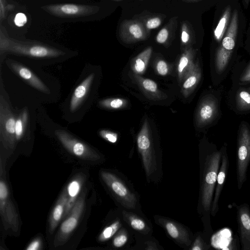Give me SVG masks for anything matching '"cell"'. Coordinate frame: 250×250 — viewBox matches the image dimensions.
<instances>
[{
  "label": "cell",
  "mask_w": 250,
  "mask_h": 250,
  "mask_svg": "<svg viewBox=\"0 0 250 250\" xmlns=\"http://www.w3.org/2000/svg\"><path fill=\"white\" fill-rule=\"evenodd\" d=\"M222 151H214L204 158L200 185V201L202 211L211 213L213 193L219 170Z\"/></svg>",
  "instance_id": "1"
},
{
  "label": "cell",
  "mask_w": 250,
  "mask_h": 250,
  "mask_svg": "<svg viewBox=\"0 0 250 250\" xmlns=\"http://www.w3.org/2000/svg\"><path fill=\"white\" fill-rule=\"evenodd\" d=\"M0 48L1 50L36 58L54 57L59 56L62 53L58 50L45 45L11 40L2 35L1 32Z\"/></svg>",
  "instance_id": "2"
},
{
  "label": "cell",
  "mask_w": 250,
  "mask_h": 250,
  "mask_svg": "<svg viewBox=\"0 0 250 250\" xmlns=\"http://www.w3.org/2000/svg\"><path fill=\"white\" fill-rule=\"evenodd\" d=\"M137 143L146 175L150 177L158 168V160L152 144L147 119L145 120L137 136Z\"/></svg>",
  "instance_id": "3"
},
{
  "label": "cell",
  "mask_w": 250,
  "mask_h": 250,
  "mask_svg": "<svg viewBox=\"0 0 250 250\" xmlns=\"http://www.w3.org/2000/svg\"><path fill=\"white\" fill-rule=\"evenodd\" d=\"M238 29V13L234 11L222 44L217 51L215 58L216 70L218 73L223 72L226 67L235 45Z\"/></svg>",
  "instance_id": "4"
},
{
  "label": "cell",
  "mask_w": 250,
  "mask_h": 250,
  "mask_svg": "<svg viewBox=\"0 0 250 250\" xmlns=\"http://www.w3.org/2000/svg\"><path fill=\"white\" fill-rule=\"evenodd\" d=\"M250 162V131L243 125L240 130L237 149V178L238 188L240 189L246 179L247 172Z\"/></svg>",
  "instance_id": "5"
},
{
  "label": "cell",
  "mask_w": 250,
  "mask_h": 250,
  "mask_svg": "<svg viewBox=\"0 0 250 250\" xmlns=\"http://www.w3.org/2000/svg\"><path fill=\"white\" fill-rule=\"evenodd\" d=\"M85 197V192L78 197L70 213L61 225L54 241L55 247L63 245L76 228L84 209Z\"/></svg>",
  "instance_id": "6"
},
{
  "label": "cell",
  "mask_w": 250,
  "mask_h": 250,
  "mask_svg": "<svg viewBox=\"0 0 250 250\" xmlns=\"http://www.w3.org/2000/svg\"><path fill=\"white\" fill-rule=\"evenodd\" d=\"M101 177L109 188L126 208H134L137 199L126 185L115 174L106 171H102Z\"/></svg>",
  "instance_id": "7"
},
{
  "label": "cell",
  "mask_w": 250,
  "mask_h": 250,
  "mask_svg": "<svg viewBox=\"0 0 250 250\" xmlns=\"http://www.w3.org/2000/svg\"><path fill=\"white\" fill-rule=\"evenodd\" d=\"M55 134L63 146L74 155L87 160H94L100 158L99 155L96 151L66 132L58 130Z\"/></svg>",
  "instance_id": "8"
},
{
  "label": "cell",
  "mask_w": 250,
  "mask_h": 250,
  "mask_svg": "<svg viewBox=\"0 0 250 250\" xmlns=\"http://www.w3.org/2000/svg\"><path fill=\"white\" fill-rule=\"evenodd\" d=\"M143 23L136 20H125L120 26L119 36L125 43H133L146 40L150 35Z\"/></svg>",
  "instance_id": "9"
},
{
  "label": "cell",
  "mask_w": 250,
  "mask_h": 250,
  "mask_svg": "<svg viewBox=\"0 0 250 250\" xmlns=\"http://www.w3.org/2000/svg\"><path fill=\"white\" fill-rule=\"evenodd\" d=\"M96 7L79 5L72 3H65L49 5L44 9L50 14L60 17L74 18L93 14Z\"/></svg>",
  "instance_id": "10"
},
{
  "label": "cell",
  "mask_w": 250,
  "mask_h": 250,
  "mask_svg": "<svg viewBox=\"0 0 250 250\" xmlns=\"http://www.w3.org/2000/svg\"><path fill=\"white\" fill-rule=\"evenodd\" d=\"M4 105V104H3ZM7 106L0 104V134L5 144L12 147L16 140V120Z\"/></svg>",
  "instance_id": "11"
},
{
  "label": "cell",
  "mask_w": 250,
  "mask_h": 250,
  "mask_svg": "<svg viewBox=\"0 0 250 250\" xmlns=\"http://www.w3.org/2000/svg\"><path fill=\"white\" fill-rule=\"evenodd\" d=\"M218 105L216 99L208 96L201 101L197 109L195 121L198 127H202L211 122L216 117Z\"/></svg>",
  "instance_id": "12"
},
{
  "label": "cell",
  "mask_w": 250,
  "mask_h": 250,
  "mask_svg": "<svg viewBox=\"0 0 250 250\" xmlns=\"http://www.w3.org/2000/svg\"><path fill=\"white\" fill-rule=\"evenodd\" d=\"M237 222L243 250H250V210L246 204L237 208Z\"/></svg>",
  "instance_id": "13"
},
{
  "label": "cell",
  "mask_w": 250,
  "mask_h": 250,
  "mask_svg": "<svg viewBox=\"0 0 250 250\" xmlns=\"http://www.w3.org/2000/svg\"><path fill=\"white\" fill-rule=\"evenodd\" d=\"M130 77L148 99L159 101L167 98V95L159 89L157 83L153 80L144 78L133 72L131 73Z\"/></svg>",
  "instance_id": "14"
},
{
  "label": "cell",
  "mask_w": 250,
  "mask_h": 250,
  "mask_svg": "<svg viewBox=\"0 0 250 250\" xmlns=\"http://www.w3.org/2000/svg\"><path fill=\"white\" fill-rule=\"evenodd\" d=\"M159 223L162 225L168 235L177 242L187 246L191 245L188 232L181 224L169 219H161Z\"/></svg>",
  "instance_id": "15"
},
{
  "label": "cell",
  "mask_w": 250,
  "mask_h": 250,
  "mask_svg": "<svg viewBox=\"0 0 250 250\" xmlns=\"http://www.w3.org/2000/svg\"><path fill=\"white\" fill-rule=\"evenodd\" d=\"M229 166V162L227 154L226 152L222 151L221 164L217 175L214 198L211 205V214L213 216L216 215L218 210V201L225 181Z\"/></svg>",
  "instance_id": "16"
},
{
  "label": "cell",
  "mask_w": 250,
  "mask_h": 250,
  "mask_svg": "<svg viewBox=\"0 0 250 250\" xmlns=\"http://www.w3.org/2000/svg\"><path fill=\"white\" fill-rule=\"evenodd\" d=\"M195 50L192 47L187 48L183 52L179 59L178 66V78L182 83L194 67V58Z\"/></svg>",
  "instance_id": "17"
},
{
  "label": "cell",
  "mask_w": 250,
  "mask_h": 250,
  "mask_svg": "<svg viewBox=\"0 0 250 250\" xmlns=\"http://www.w3.org/2000/svg\"><path fill=\"white\" fill-rule=\"evenodd\" d=\"M201 76L199 64L196 62L192 71L182 82L181 93L184 97L187 98L194 91L201 80Z\"/></svg>",
  "instance_id": "18"
},
{
  "label": "cell",
  "mask_w": 250,
  "mask_h": 250,
  "mask_svg": "<svg viewBox=\"0 0 250 250\" xmlns=\"http://www.w3.org/2000/svg\"><path fill=\"white\" fill-rule=\"evenodd\" d=\"M68 198V195L66 188L64 189L56 202L50 215L49 231L51 234L53 232L58 223L62 219Z\"/></svg>",
  "instance_id": "19"
},
{
  "label": "cell",
  "mask_w": 250,
  "mask_h": 250,
  "mask_svg": "<svg viewBox=\"0 0 250 250\" xmlns=\"http://www.w3.org/2000/svg\"><path fill=\"white\" fill-rule=\"evenodd\" d=\"M13 70L23 80L38 90L47 93L48 89L45 84L29 69L17 63L12 64Z\"/></svg>",
  "instance_id": "20"
},
{
  "label": "cell",
  "mask_w": 250,
  "mask_h": 250,
  "mask_svg": "<svg viewBox=\"0 0 250 250\" xmlns=\"http://www.w3.org/2000/svg\"><path fill=\"white\" fill-rule=\"evenodd\" d=\"M94 78L92 74L85 78L75 89L70 103V109L75 110L86 95Z\"/></svg>",
  "instance_id": "21"
},
{
  "label": "cell",
  "mask_w": 250,
  "mask_h": 250,
  "mask_svg": "<svg viewBox=\"0 0 250 250\" xmlns=\"http://www.w3.org/2000/svg\"><path fill=\"white\" fill-rule=\"evenodd\" d=\"M152 51V47L149 46L132 59L130 67L133 73L141 75L145 72Z\"/></svg>",
  "instance_id": "22"
},
{
  "label": "cell",
  "mask_w": 250,
  "mask_h": 250,
  "mask_svg": "<svg viewBox=\"0 0 250 250\" xmlns=\"http://www.w3.org/2000/svg\"><path fill=\"white\" fill-rule=\"evenodd\" d=\"M178 24V17L171 18L157 33L156 42L160 44H166L169 43L175 37Z\"/></svg>",
  "instance_id": "23"
},
{
  "label": "cell",
  "mask_w": 250,
  "mask_h": 250,
  "mask_svg": "<svg viewBox=\"0 0 250 250\" xmlns=\"http://www.w3.org/2000/svg\"><path fill=\"white\" fill-rule=\"evenodd\" d=\"M123 214L124 220L134 230L142 233H147L150 231V228L142 218L125 210L123 211Z\"/></svg>",
  "instance_id": "24"
},
{
  "label": "cell",
  "mask_w": 250,
  "mask_h": 250,
  "mask_svg": "<svg viewBox=\"0 0 250 250\" xmlns=\"http://www.w3.org/2000/svg\"><path fill=\"white\" fill-rule=\"evenodd\" d=\"M230 13L231 7L229 6L225 9L214 30L213 33L214 38L215 40L219 42L221 41L225 35V32L228 28Z\"/></svg>",
  "instance_id": "25"
},
{
  "label": "cell",
  "mask_w": 250,
  "mask_h": 250,
  "mask_svg": "<svg viewBox=\"0 0 250 250\" xmlns=\"http://www.w3.org/2000/svg\"><path fill=\"white\" fill-rule=\"evenodd\" d=\"M181 44L183 50L191 47L194 39V32L192 27L188 21H184L181 23Z\"/></svg>",
  "instance_id": "26"
},
{
  "label": "cell",
  "mask_w": 250,
  "mask_h": 250,
  "mask_svg": "<svg viewBox=\"0 0 250 250\" xmlns=\"http://www.w3.org/2000/svg\"><path fill=\"white\" fill-rule=\"evenodd\" d=\"M165 17L161 14H150L147 17L140 16L139 19L137 20L141 21L146 28L150 31V30L159 27L164 21Z\"/></svg>",
  "instance_id": "27"
},
{
  "label": "cell",
  "mask_w": 250,
  "mask_h": 250,
  "mask_svg": "<svg viewBox=\"0 0 250 250\" xmlns=\"http://www.w3.org/2000/svg\"><path fill=\"white\" fill-rule=\"evenodd\" d=\"M99 105L103 108L108 109H122L127 106L128 101L123 98H109L100 101Z\"/></svg>",
  "instance_id": "28"
},
{
  "label": "cell",
  "mask_w": 250,
  "mask_h": 250,
  "mask_svg": "<svg viewBox=\"0 0 250 250\" xmlns=\"http://www.w3.org/2000/svg\"><path fill=\"white\" fill-rule=\"evenodd\" d=\"M121 226L122 223L119 220L114 221L103 230L99 236V240L101 242L108 240L116 233Z\"/></svg>",
  "instance_id": "29"
},
{
  "label": "cell",
  "mask_w": 250,
  "mask_h": 250,
  "mask_svg": "<svg viewBox=\"0 0 250 250\" xmlns=\"http://www.w3.org/2000/svg\"><path fill=\"white\" fill-rule=\"evenodd\" d=\"M236 107L241 111L250 109V93L247 91L241 90L238 92L236 99Z\"/></svg>",
  "instance_id": "30"
},
{
  "label": "cell",
  "mask_w": 250,
  "mask_h": 250,
  "mask_svg": "<svg viewBox=\"0 0 250 250\" xmlns=\"http://www.w3.org/2000/svg\"><path fill=\"white\" fill-rule=\"evenodd\" d=\"M28 119L27 112L23 111L16 120L15 136L17 140H20L22 136L26 126Z\"/></svg>",
  "instance_id": "31"
},
{
  "label": "cell",
  "mask_w": 250,
  "mask_h": 250,
  "mask_svg": "<svg viewBox=\"0 0 250 250\" xmlns=\"http://www.w3.org/2000/svg\"><path fill=\"white\" fill-rule=\"evenodd\" d=\"M81 186V179H76L72 180L66 188L68 197H78Z\"/></svg>",
  "instance_id": "32"
},
{
  "label": "cell",
  "mask_w": 250,
  "mask_h": 250,
  "mask_svg": "<svg viewBox=\"0 0 250 250\" xmlns=\"http://www.w3.org/2000/svg\"><path fill=\"white\" fill-rule=\"evenodd\" d=\"M128 238L127 231L125 229H121L114 237L112 244L116 248L122 247L126 243Z\"/></svg>",
  "instance_id": "33"
},
{
  "label": "cell",
  "mask_w": 250,
  "mask_h": 250,
  "mask_svg": "<svg viewBox=\"0 0 250 250\" xmlns=\"http://www.w3.org/2000/svg\"><path fill=\"white\" fill-rule=\"evenodd\" d=\"M78 197H68L65 207L62 219H65L69 215L72 208L75 205Z\"/></svg>",
  "instance_id": "34"
},
{
  "label": "cell",
  "mask_w": 250,
  "mask_h": 250,
  "mask_svg": "<svg viewBox=\"0 0 250 250\" xmlns=\"http://www.w3.org/2000/svg\"><path fill=\"white\" fill-rule=\"evenodd\" d=\"M156 69L157 73L161 76H165L168 73V64L163 60H159L157 61Z\"/></svg>",
  "instance_id": "35"
},
{
  "label": "cell",
  "mask_w": 250,
  "mask_h": 250,
  "mask_svg": "<svg viewBox=\"0 0 250 250\" xmlns=\"http://www.w3.org/2000/svg\"><path fill=\"white\" fill-rule=\"evenodd\" d=\"M100 135L102 138L112 143H115L118 139L117 134L109 130H101L100 131Z\"/></svg>",
  "instance_id": "36"
},
{
  "label": "cell",
  "mask_w": 250,
  "mask_h": 250,
  "mask_svg": "<svg viewBox=\"0 0 250 250\" xmlns=\"http://www.w3.org/2000/svg\"><path fill=\"white\" fill-rule=\"evenodd\" d=\"M208 246L204 242L200 235L197 236L191 246L190 250H203L208 248Z\"/></svg>",
  "instance_id": "37"
},
{
  "label": "cell",
  "mask_w": 250,
  "mask_h": 250,
  "mask_svg": "<svg viewBox=\"0 0 250 250\" xmlns=\"http://www.w3.org/2000/svg\"><path fill=\"white\" fill-rule=\"evenodd\" d=\"M14 21L16 25L18 27H22L26 23L27 19L24 14L19 13L16 15Z\"/></svg>",
  "instance_id": "38"
},
{
  "label": "cell",
  "mask_w": 250,
  "mask_h": 250,
  "mask_svg": "<svg viewBox=\"0 0 250 250\" xmlns=\"http://www.w3.org/2000/svg\"><path fill=\"white\" fill-rule=\"evenodd\" d=\"M240 81L242 83L250 82V65L241 76Z\"/></svg>",
  "instance_id": "39"
},
{
  "label": "cell",
  "mask_w": 250,
  "mask_h": 250,
  "mask_svg": "<svg viewBox=\"0 0 250 250\" xmlns=\"http://www.w3.org/2000/svg\"><path fill=\"white\" fill-rule=\"evenodd\" d=\"M41 241L39 239H36L32 241L26 248L27 250H37L39 249L41 246Z\"/></svg>",
  "instance_id": "40"
},
{
  "label": "cell",
  "mask_w": 250,
  "mask_h": 250,
  "mask_svg": "<svg viewBox=\"0 0 250 250\" xmlns=\"http://www.w3.org/2000/svg\"><path fill=\"white\" fill-rule=\"evenodd\" d=\"M7 6H5L3 0H0V17L2 20L5 17V10Z\"/></svg>",
  "instance_id": "41"
},
{
  "label": "cell",
  "mask_w": 250,
  "mask_h": 250,
  "mask_svg": "<svg viewBox=\"0 0 250 250\" xmlns=\"http://www.w3.org/2000/svg\"><path fill=\"white\" fill-rule=\"evenodd\" d=\"M183 1L187 2H193L199 1L200 0H183Z\"/></svg>",
  "instance_id": "42"
},
{
  "label": "cell",
  "mask_w": 250,
  "mask_h": 250,
  "mask_svg": "<svg viewBox=\"0 0 250 250\" xmlns=\"http://www.w3.org/2000/svg\"></svg>",
  "instance_id": "43"
},
{
  "label": "cell",
  "mask_w": 250,
  "mask_h": 250,
  "mask_svg": "<svg viewBox=\"0 0 250 250\" xmlns=\"http://www.w3.org/2000/svg\"></svg>",
  "instance_id": "44"
}]
</instances>
